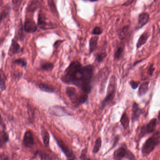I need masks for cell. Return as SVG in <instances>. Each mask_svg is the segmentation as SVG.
Masks as SVG:
<instances>
[{"label":"cell","mask_w":160,"mask_h":160,"mask_svg":"<svg viewBox=\"0 0 160 160\" xmlns=\"http://www.w3.org/2000/svg\"><path fill=\"white\" fill-rule=\"evenodd\" d=\"M94 67L92 64L83 66L78 61H72L66 68L60 78L63 83L72 85L87 94L93 88Z\"/></svg>","instance_id":"1"},{"label":"cell","mask_w":160,"mask_h":160,"mask_svg":"<svg viewBox=\"0 0 160 160\" xmlns=\"http://www.w3.org/2000/svg\"><path fill=\"white\" fill-rule=\"evenodd\" d=\"M65 93L68 98L75 108H78L88 100V94L83 92L78 91L74 87H67L66 88Z\"/></svg>","instance_id":"2"},{"label":"cell","mask_w":160,"mask_h":160,"mask_svg":"<svg viewBox=\"0 0 160 160\" xmlns=\"http://www.w3.org/2000/svg\"><path fill=\"white\" fill-rule=\"evenodd\" d=\"M116 79L115 75H113L109 79V83L108 86L107 92L106 97L101 103V108L103 110L108 105L110 104L114 99L116 92Z\"/></svg>","instance_id":"3"},{"label":"cell","mask_w":160,"mask_h":160,"mask_svg":"<svg viewBox=\"0 0 160 160\" xmlns=\"http://www.w3.org/2000/svg\"><path fill=\"white\" fill-rule=\"evenodd\" d=\"M160 132L157 131L149 138L142 147V152L143 155L148 156L154 150L160 143Z\"/></svg>","instance_id":"4"},{"label":"cell","mask_w":160,"mask_h":160,"mask_svg":"<svg viewBox=\"0 0 160 160\" xmlns=\"http://www.w3.org/2000/svg\"><path fill=\"white\" fill-rule=\"evenodd\" d=\"M52 135L55 139L58 147L65 155L67 160H78L74 151H73L72 149H71L62 139L58 138L53 133Z\"/></svg>","instance_id":"5"},{"label":"cell","mask_w":160,"mask_h":160,"mask_svg":"<svg viewBox=\"0 0 160 160\" xmlns=\"http://www.w3.org/2000/svg\"><path fill=\"white\" fill-rule=\"evenodd\" d=\"M113 158L114 160H122L124 158H127L130 160H136L134 154L124 147H120L115 150L114 153Z\"/></svg>","instance_id":"6"},{"label":"cell","mask_w":160,"mask_h":160,"mask_svg":"<svg viewBox=\"0 0 160 160\" xmlns=\"http://www.w3.org/2000/svg\"><path fill=\"white\" fill-rule=\"evenodd\" d=\"M37 25L40 29L43 30L54 29L56 28V25L47 21V18L45 14L40 11L38 17Z\"/></svg>","instance_id":"7"},{"label":"cell","mask_w":160,"mask_h":160,"mask_svg":"<svg viewBox=\"0 0 160 160\" xmlns=\"http://www.w3.org/2000/svg\"><path fill=\"white\" fill-rule=\"evenodd\" d=\"M48 111L51 115L58 117L71 116L72 115L71 113L66 109L65 107L61 105H53L49 107Z\"/></svg>","instance_id":"8"},{"label":"cell","mask_w":160,"mask_h":160,"mask_svg":"<svg viewBox=\"0 0 160 160\" xmlns=\"http://www.w3.org/2000/svg\"><path fill=\"white\" fill-rule=\"evenodd\" d=\"M157 125V120L155 118L152 119L146 125L142 126L139 134V139L144 137L148 134L152 133L155 131Z\"/></svg>","instance_id":"9"},{"label":"cell","mask_w":160,"mask_h":160,"mask_svg":"<svg viewBox=\"0 0 160 160\" xmlns=\"http://www.w3.org/2000/svg\"><path fill=\"white\" fill-rule=\"evenodd\" d=\"M23 144L27 149H31L35 144V138L31 130H27L24 133L23 138Z\"/></svg>","instance_id":"10"},{"label":"cell","mask_w":160,"mask_h":160,"mask_svg":"<svg viewBox=\"0 0 160 160\" xmlns=\"http://www.w3.org/2000/svg\"><path fill=\"white\" fill-rule=\"evenodd\" d=\"M24 30L28 34H33L37 30L38 25L32 18H26L24 24Z\"/></svg>","instance_id":"11"},{"label":"cell","mask_w":160,"mask_h":160,"mask_svg":"<svg viewBox=\"0 0 160 160\" xmlns=\"http://www.w3.org/2000/svg\"><path fill=\"white\" fill-rule=\"evenodd\" d=\"M1 126L2 130L0 133V148L2 149L4 145L8 142L9 140V135L6 132V126L2 121L1 117Z\"/></svg>","instance_id":"12"},{"label":"cell","mask_w":160,"mask_h":160,"mask_svg":"<svg viewBox=\"0 0 160 160\" xmlns=\"http://www.w3.org/2000/svg\"><path fill=\"white\" fill-rule=\"evenodd\" d=\"M23 52V49L21 48V46L18 43L16 39H13L12 40V43L8 49V56H12L19 53H22Z\"/></svg>","instance_id":"13"},{"label":"cell","mask_w":160,"mask_h":160,"mask_svg":"<svg viewBox=\"0 0 160 160\" xmlns=\"http://www.w3.org/2000/svg\"><path fill=\"white\" fill-rule=\"evenodd\" d=\"M150 16L147 12L140 13L138 19V23L136 26V30H139L146 25L149 21Z\"/></svg>","instance_id":"14"},{"label":"cell","mask_w":160,"mask_h":160,"mask_svg":"<svg viewBox=\"0 0 160 160\" xmlns=\"http://www.w3.org/2000/svg\"><path fill=\"white\" fill-rule=\"evenodd\" d=\"M143 110L139 107V105L136 102L132 104V123L138 120L141 115L143 114Z\"/></svg>","instance_id":"15"},{"label":"cell","mask_w":160,"mask_h":160,"mask_svg":"<svg viewBox=\"0 0 160 160\" xmlns=\"http://www.w3.org/2000/svg\"><path fill=\"white\" fill-rule=\"evenodd\" d=\"M41 6V2L39 0H32L28 3L26 8V13L32 15Z\"/></svg>","instance_id":"16"},{"label":"cell","mask_w":160,"mask_h":160,"mask_svg":"<svg viewBox=\"0 0 160 160\" xmlns=\"http://www.w3.org/2000/svg\"><path fill=\"white\" fill-rule=\"evenodd\" d=\"M125 49V44L124 41L120 42L116 47L114 54V59L115 60H119L122 59L124 55Z\"/></svg>","instance_id":"17"},{"label":"cell","mask_w":160,"mask_h":160,"mask_svg":"<svg viewBox=\"0 0 160 160\" xmlns=\"http://www.w3.org/2000/svg\"><path fill=\"white\" fill-rule=\"evenodd\" d=\"M130 34V27L126 25L119 30L118 32V37L121 41H124Z\"/></svg>","instance_id":"18"},{"label":"cell","mask_w":160,"mask_h":160,"mask_svg":"<svg viewBox=\"0 0 160 160\" xmlns=\"http://www.w3.org/2000/svg\"><path fill=\"white\" fill-rule=\"evenodd\" d=\"M98 40L99 37L97 36L92 37L90 39L89 42V54H91L96 50L98 46Z\"/></svg>","instance_id":"19"},{"label":"cell","mask_w":160,"mask_h":160,"mask_svg":"<svg viewBox=\"0 0 160 160\" xmlns=\"http://www.w3.org/2000/svg\"><path fill=\"white\" fill-rule=\"evenodd\" d=\"M38 88L41 91L48 93H54L55 92V88L51 85L46 83H40L38 85Z\"/></svg>","instance_id":"20"},{"label":"cell","mask_w":160,"mask_h":160,"mask_svg":"<svg viewBox=\"0 0 160 160\" xmlns=\"http://www.w3.org/2000/svg\"><path fill=\"white\" fill-rule=\"evenodd\" d=\"M35 156H38L41 160H53V156L45 151L38 150L35 152Z\"/></svg>","instance_id":"21"},{"label":"cell","mask_w":160,"mask_h":160,"mask_svg":"<svg viewBox=\"0 0 160 160\" xmlns=\"http://www.w3.org/2000/svg\"><path fill=\"white\" fill-rule=\"evenodd\" d=\"M41 136L44 145L46 148L49 147L50 141V135L46 128L42 127L41 131Z\"/></svg>","instance_id":"22"},{"label":"cell","mask_w":160,"mask_h":160,"mask_svg":"<svg viewBox=\"0 0 160 160\" xmlns=\"http://www.w3.org/2000/svg\"><path fill=\"white\" fill-rule=\"evenodd\" d=\"M149 37V35L148 34V32L145 31V32H143L139 37V39L138 40L136 44L137 48L139 49L140 47H142L144 45H145L148 41Z\"/></svg>","instance_id":"23"},{"label":"cell","mask_w":160,"mask_h":160,"mask_svg":"<svg viewBox=\"0 0 160 160\" xmlns=\"http://www.w3.org/2000/svg\"><path fill=\"white\" fill-rule=\"evenodd\" d=\"M149 84V82H146L140 85L138 92V97H142L147 93L148 91Z\"/></svg>","instance_id":"24"},{"label":"cell","mask_w":160,"mask_h":160,"mask_svg":"<svg viewBox=\"0 0 160 160\" xmlns=\"http://www.w3.org/2000/svg\"><path fill=\"white\" fill-rule=\"evenodd\" d=\"M120 122L124 130H126L129 128L130 120L126 111H125L122 115Z\"/></svg>","instance_id":"25"},{"label":"cell","mask_w":160,"mask_h":160,"mask_svg":"<svg viewBox=\"0 0 160 160\" xmlns=\"http://www.w3.org/2000/svg\"><path fill=\"white\" fill-rule=\"evenodd\" d=\"M40 69L43 71H51L54 69V64L48 62H43L40 64Z\"/></svg>","instance_id":"26"},{"label":"cell","mask_w":160,"mask_h":160,"mask_svg":"<svg viewBox=\"0 0 160 160\" xmlns=\"http://www.w3.org/2000/svg\"><path fill=\"white\" fill-rule=\"evenodd\" d=\"M7 77L2 69H1V91H5L7 88L6 82Z\"/></svg>","instance_id":"27"},{"label":"cell","mask_w":160,"mask_h":160,"mask_svg":"<svg viewBox=\"0 0 160 160\" xmlns=\"http://www.w3.org/2000/svg\"><path fill=\"white\" fill-rule=\"evenodd\" d=\"M11 7L9 5H6L4 7L3 11L1 12V22H2V20L5 19L7 18L9 16L10 13H11Z\"/></svg>","instance_id":"28"},{"label":"cell","mask_w":160,"mask_h":160,"mask_svg":"<svg viewBox=\"0 0 160 160\" xmlns=\"http://www.w3.org/2000/svg\"><path fill=\"white\" fill-rule=\"evenodd\" d=\"M48 5L49 6V9H50L52 13L54 14L55 15L58 17L59 16V13H58V10L56 8V5L55 2L54 1V0H48Z\"/></svg>","instance_id":"29"},{"label":"cell","mask_w":160,"mask_h":160,"mask_svg":"<svg viewBox=\"0 0 160 160\" xmlns=\"http://www.w3.org/2000/svg\"><path fill=\"white\" fill-rule=\"evenodd\" d=\"M107 56V53L106 52L99 53L96 54L95 56V62L98 63H101L103 62L106 57Z\"/></svg>","instance_id":"30"},{"label":"cell","mask_w":160,"mask_h":160,"mask_svg":"<svg viewBox=\"0 0 160 160\" xmlns=\"http://www.w3.org/2000/svg\"><path fill=\"white\" fill-rule=\"evenodd\" d=\"M102 140L101 137L98 138L95 142L93 149V154H96L99 152L102 147Z\"/></svg>","instance_id":"31"},{"label":"cell","mask_w":160,"mask_h":160,"mask_svg":"<svg viewBox=\"0 0 160 160\" xmlns=\"http://www.w3.org/2000/svg\"><path fill=\"white\" fill-rule=\"evenodd\" d=\"M24 25L22 24V22H20L19 24L18 28V36L19 40L21 41H23L25 37V35L24 34Z\"/></svg>","instance_id":"32"},{"label":"cell","mask_w":160,"mask_h":160,"mask_svg":"<svg viewBox=\"0 0 160 160\" xmlns=\"http://www.w3.org/2000/svg\"><path fill=\"white\" fill-rule=\"evenodd\" d=\"M12 63L19 66L22 68H25L27 65V62L26 59L24 58H19L15 59L13 61Z\"/></svg>","instance_id":"33"},{"label":"cell","mask_w":160,"mask_h":160,"mask_svg":"<svg viewBox=\"0 0 160 160\" xmlns=\"http://www.w3.org/2000/svg\"><path fill=\"white\" fill-rule=\"evenodd\" d=\"M23 0H12V8L15 11H18Z\"/></svg>","instance_id":"34"},{"label":"cell","mask_w":160,"mask_h":160,"mask_svg":"<svg viewBox=\"0 0 160 160\" xmlns=\"http://www.w3.org/2000/svg\"><path fill=\"white\" fill-rule=\"evenodd\" d=\"M87 149L85 148L82 150L81 154H80V157H79L80 160H92L90 158L87 157Z\"/></svg>","instance_id":"35"},{"label":"cell","mask_w":160,"mask_h":160,"mask_svg":"<svg viewBox=\"0 0 160 160\" xmlns=\"http://www.w3.org/2000/svg\"><path fill=\"white\" fill-rule=\"evenodd\" d=\"M102 30L101 29V27L99 26H96L93 29V30L92 31V34L93 35L98 36L102 34Z\"/></svg>","instance_id":"36"},{"label":"cell","mask_w":160,"mask_h":160,"mask_svg":"<svg viewBox=\"0 0 160 160\" xmlns=\"http://www.w3.org/2000/svg\"><path fill=\"white\" fill-rule=\"evenodd\" d=\"M139 84H140V82L135 81L133 80H131V81L129 82L130 86L133 89H137L139 86Z\"/></svg>","instance_id":"37"},{"label":"cell","mask_w":160,"mask_h":160,"mask_svg":"<svg viewBox=\"0 0 160 160\" xmlns=\"http://www.w3.org/2000/svg\"><path fill=\"white\" fill-rule=\"evenodd\" d=\"M155 70V68H154V64H151L149 66L148 69V73L150 76H152V75L154 74V71Z\"/></svg>","instance_id":"38"},{"label":"cell","mask_w":160,"mask_h":160,"mask_svg":"<svg viewBox=\"0 0 160 160\" xmlns=\"http://www.w3.org/2000/svg\"><path fill=\"white\" fill-rule=\"evenodd\" d=\"M64 41V40H58L56 41L55 42L54 45H53V47L55 48V49H57L59 47V46H60L61 44Z\"/></svg>","instance_id":"39"},{"label":"cell","mask_w":160,"mask_h":160,"mask_svg":"<svg viewBox=\"0 0 160 160\" xmlns=\"http://www.w3.org/2000/svg\"><path fill=\"white\" fill-rule=\"evenodd\" d=\"M119 140V136H115L114 139V141L112 147L110 149V150L114 148L116 146V145L118 144V143Z\"/></svg>","instance_id":"40"},{"label":"cell","mask_w":160,"mask_h":160,"mask_svg":"<svg viewBox=\"0 0 160 160\" xmlns=\"http://www.w3.org/2000/svg\"><path fill=\"white\" fill-rule=\"evenodd\" d=\"M9 157L4 153H1L0 160H9Z\"/></svg>","instance_id":"41"},{"label":"cell","mask_w":160,"mask_h":160,"mask_svg":"<svg viewBox=\"0 0 160 160\" xmlns=\"http://www.w3.org/2000/svg\"><path fill=\"white\" fill-rule=\"evenodd\" d=\"M134 0H127V1L123 4V6H129L131 4H132Z\"/></svg>","instance_id":"42"},{"label":"cell","mask_w":160,"mask_h":160,"mask_svg":"<svg viewBox=\"0 0 160 160\" xmlns=\"http://www.w3.org/2000/svg\"><path fill=\"white\" fill-rule=\"evenodd\" d=\"M22 76V73L21 72H18L17 74H15L14 77L15 78H17L18 79H19L21 78Z\"/></svg>","instance_id":"43"},{"label":"cell","mask_w":160,"mask_h":160,"mask_svg":"<svg viewBox=\"0 0 160 160\" xmlns=\"http://www.w3.org/2000/svg\"><path fill=\"white\" fill-rule=\"evenodd\" d=\"M158 120L160 122V110L159 111V114H158Z\"/></svg>","instance_id":"44"},{"label":"cell","mask_w":160,"mask_h":160,"mask_svg":"<svg viewBox=\"0 0 160 160\" xmlns=\"http://www.w3.org/2000/svg\"><path fill=\"white\" fill-rule=\"evenodd\" d=\"M83 1H89V2H90V0H83Z\"/></svg>","instance_id":"45"}]
</instances>
